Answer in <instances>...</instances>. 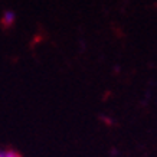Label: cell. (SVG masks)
<instances>
[{
  "mask_svg": "<svg viewBox=\"0 0 157 157\" xmlns=\"http://www.w3.org/2000/svg\"><path fill=\"white\" fill-rule=\"evenodd\" d=\"M14 22V13L13 12H5L3 17H2V23L5 26H12Z\"/></svg>",
  "mask_w": 157,
  "mask_h": 157,
  "instance_id": "cell-1",
  "label": "cell"
},
{
  "mask_svg": "<svg viewBox=\"0 0 157 157\" xmlns=\"http://www.w3.org/2000/svg\"><path fill=\"white\" fill-rule=\"evenodd\" d=\"M0 157H3V153H2V151H0Z\"/></svg>",
  "mask_w": 157,
  "mask_h": 157,
  "instance_id": "cell-3",
  "label": "cell"
},
{
  "mask_svg": "<svg viewBox=\"0 0 157 157\" xmlns=\"http://www.w3.org/2000/svg\"><path fill=\"white\" fill-rule=\"evenodd\" d=\"M3 157H22L19 153L13 151V150H9V151H5L3 153Z\"/></svg>",
  "mask_w": 157,
  "mask_h": 157,
  "instance_id": "cell-2",
  "label": "cell"
}]
</instances>
